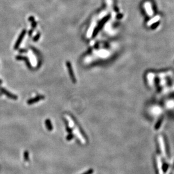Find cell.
I'll return each mask as SVG.
<instances>
[{
    "label": "cell",
    "mask_w": 174,
    "mask_h": 174,
    "mask_svg": "<svg viewBox=\"0 0 174 174\" xmlns=\"http://www.w3.org/2000/svg\"><path fill=\"white\" fill-rule=\"evenodd\" d=\"M25 33H26V31L25 30H23L22 32V33H20V34L18 38L17 41H16L15 45L14 46V50H17L18 49L19 47L20 44H21L22 40H23V38L24 37V36L25 34Z\"/></svg>",
    "instance_id": "5b68a950"
},
{
    "label": "cell",
    "mask_w": 174,
    "mask_h": 174,
    "mask_svg": "<svg viewBox=\"0 0 174 174\" xmlns=\"http://www.w3.org/2000/svg\"><path fill=\"white\" fill-rule=\"evenodd\" d=\"M45 96L44 95H38V96H36L34 97V98H31L30 99H28V100L27 101V104L28 105H32V104H33L35 103H36L37 102L40 101V100H44L45 99Z\"/></svg>",
    "instance_id": "277c9868"
},
{
    "label": "cell",
    "mask_w": 174,
    "mask_h": 174,
    "mask_svg": "<svg viewBox=\"0 0 174 174\" xmlns=\"http://www.w3.org/2000/svg\"><path fill=\"white\" fill-rule=\"evenodd\" d=\"M66 66H67V68L68 69V73H69L70 75V77L71 79L72 82L73 83H76V78L75 77V74L74 72H73V69L72 68L71 64L70 63V62H66Z\"/></svg>",
    "instance_id": "3957f363"
},
{
    "label": "cell",
    "mask_w": 174,
    "mask_h": 174,
    "mask_svg": "<svg viewBox=\"0 0 174 174\" xmlns=\"http://www.w3.org/2000/svg\"><path fill=\"white\" fill-rule=\"evenodd\" d=\"M0 92H1L2 94H4V95H5L7 98L11 99L16 100L18 99V98L17 95H14V94H12V92H9V91H7L6 89L4 88V87H2L1 86H0Z\"/></svg>",
    "instance_id": "7a4b0ae2"
},
{
    "label": "cell",
    "mask_w": 174,
    "mask_h": 174,
    "mask_svg": "<svg viewBox=\"0 0 174 174\" xmlns=\"http://www.w3.org/2000/svg\"><path fill=\"white\" fill-rule=\"evenodd\" d=\"M2 80H1V79H0V84H2Z\"/></svg>",
    "instance_id": "8fae6325"
},
{
    "label": "cell",
    "mask_w": 174,
    "mask_h": 174,
    "mask_svg": "<svg viewBox=\"0 0 174 174\" xmlns=\"http://www.w3.org/2000/svg\"><path fill=\"white\" fill-rule=\"evenodd\" d=\"M45 126L47 127V128L48 131H52L53 129V127L52 126V123L51 122V121L49 119H46L45 121Z\"/></svg>",
    "instance_id": "8992f818"
},
{
    "label": "cell",
    "mask_w": 174,
    "mask_h": 174,
    "mask_svg": "<svg viewBox=\"0 0 174 174\" xmlns=\"http://www.w3.org/2000/svg\"><path fill=\"white\" fill-rule=\"evenodd\" d=\"M24 159L25 161H29V153H28V151H25L24 152Z\"/></svg>",
    "instance_id": "52a82bcc"
},
{
    "label": "cell",
    "mask_w": 174,
    "mask_h": 174,
    "mask_svg": "<svg viewBox=\"0 0 174 174\" xmlns=\"http://www.w3.org/2000/svg\"><path fill=\"white\" fill-rule=\"evenodd\" d=\"M65 123H66V129L67 132L68 134L72 133V132L73 130L71 128H70L69 126H68V123H67V121H65Z\"/></svg>",
    "instance_id": "ba28073f"
},
{
    "label": "cell",
    "mask_w": 174,
    "mask_h": 174,
    "mask_svg": "<svg viewBox=\"0 0 174 174\" xmlns=\"http://www.w3.org/2000/svg\"><path fill=\"white\" fill-rule=\"evenodd\" d=\"M1 95H2V94H0V96H1Z\"/></svg>",
    "instance_id": "7c38bea8"
},
{
    "label": "cell",
    "mask_w": 174,
    "mask_h": 174,
    "mask_svg": "<svg viewBox=\"0 0 174 174\" xmlns=\"http://www.w3.org/2000/svg\"><path fill=\"white\" fill-rule=\"evenodd\" d=\"M93 172H94V171H93V169L90 168V169H89V170H88L87 171L85 172L84 173H83V174H92L93 173Z\"/></svg>",
    "instance_id": "30bf717a"
},
{
    "label": "cell",
    "mask_w": 174,
    "mask_h": 174,
    "mask_svg": "<svg viewBox=\"0 0 174 174\" xmlns=\"http://www.w3.org/2000/svg\"><path fill=\"white\" fill-rule=\"evenodd\" d=\"M109 18H110V15H108V16H107V17H105L104 18H103L102 20L100 22V23L98 24V25H97V27H96V28L95 29V31H94V32H93V37L96 36L97 34L98 33V32H99V31H100L101 29L102 28L103 25L105 24V23H106L107 21H108V19Z\"/></svg>",
    "instance_id": "6da1fadb"
},
{
    "label": "cell",
    "mask_w": 174,
    "mask_h": 174,
    "mask_svg": "<svg viewBox=\"0 0 174 174\" xmlns=\"http://www.w3.org/2000/svg\"><path fill=\"white\" fill-rule=\"evenodd\" d=\"M74 134L72 133H70L67 136L66 140H67V141H70V140H71L73 138H74Z\"/></svg>",
    "instance_id": "9c48e42d"
}]
</instances>
